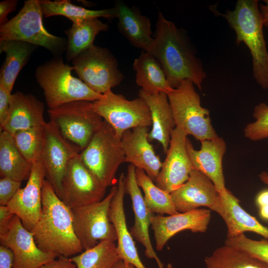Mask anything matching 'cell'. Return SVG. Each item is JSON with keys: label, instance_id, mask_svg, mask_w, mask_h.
Masks as SVG:
<instances>
[{"label": "cell", "instance_id": "6da1fadb", "mask_svg": "<svg viewBox=\"0 0 268 268\" xmlns=\"http://www.w3.org/2000/svg\"><path fill=\"white\" fill-rule=\"evenodd\" d=\"M153 38L150 54L160 64L170 86L175 88L189 80L201 90L206 73L186 32L159 12Z\"/></svg>", "mask_w": 268, "mask_h": 268}, {"label": "cell", "instance_id": "7a4b0ae2", "mask_svg": "<svg viewBox=\"0 0 268 268\" xmlns=\"http://www.w3.org/2000/svg\"><path fill=\"white\" fill-rule=\"evenodd\" d=\"M31 232L37 245L45 252L70 258L83 250L74 231L71 209L48 180L43 182L41 214Z\"/></svg>", "mask_w": 268, "mask_h": 268}, {"label": "cell", "instance_id": "3957f363", "mask_svg": "<svg viewBox=\"0 0 268 268\" xmlns=\"http://www.w3.org/2000/svg\"><path fill=\"white\" fill-rule=\"evenodd\" d=\"M221 15L235 31L236 44L243 43L249 49L255 80L263 89H268V51L259 1L238 0L233 10Z\"/></svg>", "mask_w": 268, "mask_h": 268}, {"label": "cell", "instance_id": "277c9868", "mask_svg": "<svg viewBox=\"0 0 268 268\" xmlns=\"http://www.w3.org/2000/svg\"><path fill=\"white\" fill-rule=\"evenodd\" d=\"M73 66L56 57L39 66L35 77L43 89L48 107L53 109L71 102L80 100L94 102L103 97L92 90L79 78L73 76Z\"/></svg>", "mask_w": 268, "mask_h": 268}, {"label": "cell", "instance_id": "5b68a950", "mask_svg": "<svg viewBox=\"0 0 268 268\" xmlns=\"http://www.w3.org/2000/svg\"><path fill=\"white\" fill-rule=\"evenodd\" d=\"M88 170L105 188L118 182L116 174L119 166L125 162L121 138L103 120L87 146L79 153Z\"/></svg>", "mask_w": 268, "mask_h": 268}, {"label": "cell", "instance_id": "8992f818", "mask_svg": "<svg viewBox=\"0 0 268 268\" xmlns=\"http://www.w3.org/2000/svg\"><path fill=\"white\" fill-rule=\"evenodd\" d=\"M39 0L24 2L18 13L0 26V40H17L43 47L59 57L66 51L67 41L45 29Z\"/></svg>", "mask_w": 268, "mask_h": 268}, {"label": "cell", "instance_id": "52a82bcc", "mask_svg": "<svg viewBox=\"0 0 268 268\" xmlns=\"http://www.w3.org/2000/svg\"><path fill=\"white\" fill-rule=\"evenodd\" d=\"M167 94L176 127L200 142L219 136L211 124L209 112L201 106L192 81H182Z\"/></svg>", "mask_w": 268, "mask_h": 268}, {"label": "cell", "instance_id": "ba28073f", "mask_svg": "<svg viewBox=\"0 0 268 268\" xmlns=\"http://www.w3.org/2000/svg\"><path fill=\"white\" fill-rule=\"evenodd\" d=\"M50 121L63 136L80 151L88 144L103 119L94 110L92 102L76 101L48 111Z\"/></svg>", "mask_w": 268, "mask_h": 268}, {"label": "cell", "instance_id": "9c48e42d", "mask_svg": "<svg viewBox=\"0 0 268 268\" xmlns=\"http://www.w3.org/2000/svg\"><path fill=\"white\" fill-rule=\"evenodd\" d=\"M72 61L79 79L100 94L118 85L124 78L116 58L107 48L93 45Z\"/></svg>", "mask_w": 268, "mask_h": 268}, {"label": "cell", "instance_id": "30bf717a", "mask_svg": "<svg viewBox=\"0 0 268 268\" xmlns=\"http://www.w3.org/2000/svg\"><path fill=\"white\" fill-rule=\"evenodd\" d=\"M113 186L101 201L71 209L75 234L85 250L101 241L117 240L114 225L109 219L111 201L116 192Z\"/></svg>", "mask_w": 268, "mask_h": 268}, {"label": "cell", "instance_id": "8fae6325", "mask_svg": "<svg viewBox=\"0 0 268 268\" xmlns=\"http://www.w3.org/2000/svg\"><path fill=\"white\" fill-rule=\"evenodd\" d=\"M92 103L94 111L121 138L128 130L152 125L149 107L140 97L129 100L122 95L115 94L109 90L101 99Z\"/></svg>", "mask_w": 268, "mask_h": 268}, {"label": "cell", "instance_id": "7c38bea8", "mask_svg": "<svg viewBox=\"0 0 268 268\" xmlns=\"http://www.w3.org/2000/svg\"><path fill=\"white\" fill-rule=\"evenodd\" d=\"M82 162L79 153L70 159L63 180L62 200L70 209L99 202L106 191Z\"/></svg>", "mask_w": 268, "mask_h": 268}, {"label": "cell", "instance_id": "4fadbf2b", "mask_svg": "<svg viewBox=\"0 0 268 268\" xmlns=\"http://www.w3.org/2000/svg\"><path fill=\"white\" fill-rule=\"evenodd\" d=\"M44 144L41 157L48 180L62 199V183L65 171L71 158L80 150L66 139L52 122L44 125Z\"/></svg>", "mask_w": 268, "mask_h": 268}, {"label": "cell", "instance_id": "5bb4252c", "mask_svg": "<svg viewBox=\"0 0 268 268\" xmlns=\"http://www.w3.org/2000/svg\"><path fill=\"white\" fill-rule=\"evenodd\" d=\"M176 210L180 213L206 206L221 216L224 212L223 200L211 181L193 169L188 180L171 193Z\"/></svg>", "mask_w": 268, "mask_h": 268}, {"label": "cell", "instance_id": "9a60e30c", "mask_svg": "<svg viewBox=\"0 0 268 268\" xmlns=\"http://www.w3.org/2000/svg\"><path fill=\"white\" fill-rule=\"evenodd\" d=\"M0 245L8 248L13 253V268H37L59 257L40 250L32 232L23 226L16 215L6 231L0 234Z\"/></svg>", "mask_w": 268, "mask_h": 268}, {"label": "cell", "instance_id": "2e32d148", "mask_svg": "<svg viewBox=\"0 0 268 268\" xmlns=\"http://www.w3.org/2000/svg\"><path fill=\"white\" fill-rule=\"evenodd\" d=\"M188 135L179 128L173 130L166 157L155 181L157 186L170 194L188 180L194 169L187 148Z\"/></svg>", "mask_w": 268, "mask_h": 268}, {"label": "cell", "instance_id": "e0dca14e", "mask_svg": "<svg viewBox=\"0 0 268 268\" xmlns=\"http://www.w3.org/2000/svg\"><path fill=\"white\" fill-rule=\"evenodd\" d=\"M46 176L41 160L32 164L26 185L20 188L6 205L17 216L23 226L31 231L38 220L42 209V191Z\"/></svg>", "mask_w": 268, "mask_h": 268}, {"label": "cell", "instance_id": "ac0fdd59", "mask_svg": "<svg viewBox=\"0 0 268 268\" xmlns=\"http://www.w3.org/2000/svg\"><path fill=\"white\" fill-rule=\"evenodd\" d=\"M210 211L196 209L169 216L153 215L151 226L157 251H161L168 241L178 232L189 230L193 232H204L210 220Z\"/></svg>", "mask_w": 268, "mask_h": 268}, {"label": "cell", "instance_id": "d6986e66", "mask_svg": "<svg viewBox=\"0 0 268 268\" xmlns=\"http://www.w3.org/2000/svg\"><path fill=\"white\" fill-rule=\"evenodd\" d=\"M200 150H196L188 138L187 148L194 169L207 177L215 186L221 197L227 193L223 172L222 161L226 151L223 138L218 136L201 142Z\"/></svg>", "mask_w": 268, "mask_h": 268}, {"label": "cell", "instance_id": "ffe728a7", "mask_svg": "<svg viewBox=\"0 0 268 268\" xmlns=\"http://www.w3.org/2000/svg\"><path fill=\"white\" fill-rule=\"evenodd\" d=\"M148 127H138L124 132L121 141L125 155V162L136 169L143 170L155 181L162 162L156 154L148 139Z\"/></svg>", "mask_w": 268, "mask_h": 268}, {"label": "cell", "instance_id": "44dd1931", "mask_svg": "<svg viewBox=\"0 0 268 268\" xmlns=\"http://www.w3.org/2000/svg\"><path fill=\"white\" fill-rule=\"evenodd\" d=\"M135 170V167L130 164L128 167L125 180L126 193L129 195L132 200L134 216V224L130 231L133 238L144 247V254L146 257L154 259L158 268H164L163 264L158 257L151 242L149 228L153 214L147 208L140 188L137 184Z\"/></svg>", "mask_w": 268, "mask_h": 268}, {"label": "cell", "instance_id": "7402d4cb", "mask_svg": "<svg viewBox=\"0 0 268 268\" xmlns=\"http://www.w3.org/2000/svg\"><path fill=\"white\" fill-rule=\"evenodd\" d=\"M125 180V175L122 173L118 180L117 190L111 201L109 219L116 232L117 248L121 259L136 268H146L140 259L133 237L127 225L124 206V198L126 193Z\"/></svg>", "mask_w": 268, "mask_h": 268}, {"label": "cell", "instance_id": "603a6c76", "mask_svg": "<svg viewBox=\"0 0 268 268\" xmlns=\"http://www.w3.org/2000/svg\"><path fill=\"white\" fill-rule=\"evenodd\" d=\"M44 103L31 94L17 91L11 94L7 118L0 127L12 135L16 132L43 126Z\"/></svg>", "mask_w": 268, "mask_h": 268}, {"label": "cell", "instance_id": "cb8c5ba5", "mask_svg": "<svg viewBox=\"0 0 268 268\" xmlns=\"http://www.w3.org/2000/svg\"><path fill=\"white\" fill-rule=\"evenodd\" d=\"M118 19L120 33L134 46L149 53L154 45L150 19L141 14L135 7H129L122 1H117L114 6Z\"/></svg>", "mask_w": 268, "mask_h": 268}, {"label": "cell", "instance_id": "d4e9b609", "mask_svg": "<svg viewBox=\"0 0 268 268\" xmlns=\"http://www.w3.org/2000/svg\"><path fill=\"white\" fill-rule=\"evenodd\" d=\"M138 97L145 100L151 112L152 128L148 134V140L158 141L166 153L171 133L176 128L167 94L164 92L149 94L140 90Z\"/></svg>", "mask_w": 268, "mask_h": 268}, {"label": "cell", "instance_id": "484cf974", "mask_svg": "<svg viewBox=\"0 0 268 268\" xmlns=\"http://www.w3.org/2000/svg\"><path fill=\"white\" fill-rule=\"evenodd\" d=\"M37 48L21 41L0 40V53L5 59L0 70V84L11 92L15 79Z\"/></svg>", "mask_w": 268, "mask_h": 268}, {"label": "cell", "instance_id": "4316f807", "mask_svg": "<svg viewBox=\"0 0 268 268\" xmlns=\"http://www.w3.org/2000/svg\"><path fill=\"white\" fill-rule=\"evenodd\" d=\"M135 71V82L144 92L155 94H166L172 88L158 60L150 53L142 51L133 63Z\"/></svg>", "mask_w": 268, "mask_h": 268}, {"label": "cell", "instance_id": "83f0119b", "mask_svg": "<svg viewBox=\"0 0 268 268\" xmlns=\"http://www.w3.org/2000/svg\"><path fill=\"white\" fill-rule=\"evenodd\" d=\"M222 198L224 212L221 217L227 225V238H232L250 231L268 238V228L245 211L240 205L239 200L229 190Z\"/></svg>", "mask_w": 268, "mask_h": 268}, {"label": "cell", "instance_id": "f1b7e54d", "mask_svg": "<svg viewBox=\"0 0 268 268\" xmlns=\"http://www.w3.org/2000/svg\"><path fill=\"white\" fill-rule=\"evenodd\" d=\"M32 164L17 149L10 133L2 131L0 134V175L22 182L29 177Z\"/></svg>", "mask_w": 268, "mask_h": 268}, {"label": "cell", "instance_id": "f546056e", "mask_svg": "<svg viewBox=\"0 0 268 268\" xmlns=\"http://www.w3.org/2000/svg\"><path fill=\"white\" fill-rule=\"evenodd\" d=\"M108 29V24L98 18L88 19L77 24L72 23L71 27L65 31L67 37L66 59L72 61L94 45L95 38L99 32Z\"/></svg>", "mask_w": 268, "mask_h": 268}, {"label": "cell", "instance_id": "4dcf8cb0", "mask_svg": "<svg viewBox=\"0 0 268 268\" xmlns=\"http://www.w3.org/2000/svg\"><path fill=\"white\" fill-rule=\"evenodd\" d=\"M40 5L44 17L55 15L64 16L75 24L91 18H117V11L115 7L101 10H91L72 4L71 1L68 0H40Z\"/></svg>", "mask_w": 268, "mask_h": 268}, {"label": "cell", "instance_id": "1f68e13d", "mask_svg": "<svg viewBox=\"0 0 268 268\" xmlns=\"http://www.w3.org/2000/svg\"><path fill=\"white\" fill-rule=\"evenodd\" d=\"M205 268H268V264L236 247L224 245L204 259Z\"/></svg>", "mask_w": 268, "mask_h": 268}, {"label": "cell", "instance_id": "d6a6232c", "mask_svg": "<svg viewBox=\"0 0 268 268\" xmlns=\"http://www.w3.org/2000/svg\"><path fill=\"white\" fill-rule=\"evenodd\" d=\"M137 184L144 193V200L148 210L152 213L163 215L177 214L171 194L154 184L153 181L141 169L135 170Z\"/></svg>", "mask_w": 268, "mask_h": 268}, {"label": "cell", "instance_id": "836d02e7", "mask_svg": "<svg viewBox=\"0 0 268 268\" xmlns=\"http://www.w3.org/2000/svg\"><path fill=\"white\" fill-rule=\"evenodd\" d=\"M76 268H112L121 260L114 242L103 241L69 258Z\"/></svg>", "mask_w": 268, "mask_h": 268}, {"label": "cell", "instance_id": "e575fe53", "mask_svg": "<svg viewBox=\"0 0 268 268\" xmlns=\"http://www.w3.org/2000/svg\"><path fill=\"white\" fill-rule=\"evenodd\" d=\"M44 125L19 131L12 135L19 152L32 164L41 160L45 140Z\"/></svg>", "mask_w": 268, "mask_h": 268}, {"label": "cell", "instance_id": "d590c367", "mask_svg": "<svg viewBox=\"0 0 268 268\" xmlns=\"http://www.w3.org/2000/svg\"><path fill=\"white\" fill-rule=\"evenodd\" d=\"M255 121L248 124L244 129L246 138L258 141L268 138V105L261 102L256 105L253 114Z\"/></svg>", "mask_w": 268, "mask_h": 268}, {"label": "cell", "instance_id": "8d00e7d4", "mask_svg": "<svg viewBox=\"0 0 268 268\" xmlns=\"http://www.w3.org/2000/svg\"><path fill=\"white\" fill-rule=\"evenodd\" d=\"M225 245L239 248L254 257L268 264V240H255L244 233L232 238H227Z\"/></svg>", "mask_w": 268, "mask_h": 268}, {"label": "cell", "instance_id": "74e56055", "mask_svg": "<svg viewBox=\"0 0 268 268\" xmlns=\"http://www.w3.org/2000/svg\"><path fill=\"white\" fill-rule=\"evenodd\" d=\"M21 182L7 177L0 179V204L7 205L17 191L20 189Z\"/></svg>", "mask_w": 268, "mask_h": 268}, {"label": "cell", "instance_id": "f35d334b", "mask_svg": "<svg viewBox=\"0 0 268 268\" xmlns=\"http://www.w3.org/2000/svg\"><path fill=\"white\" fill-rule=\"evenodd\" d=\"M11 95L10 92L0 84V127L3 125L7 118Z\"/></svg>", "mask_w": 268, "mask_h": 268}, {"label": "cell", "instance_id": "ab89813d", "mask_svg": "<svg viewBox=\"0 0 268 268\" xmlns=\"http://www.w3.org/2000/svg\"><path fill=\"white\" fill-rule=\"evenodd\" d=\"M37 268H76L69 258L60 256L55 260Z\"/></svg>", "mask_w": 268, "mask_h": 268}, {"label": "cell", "instance_id": "60d3db41", "mask_svg": "<svg viewBox=\"0 0 268 268\" xmlns=\"http://www.w3.org/2000/svg\"><path fill=\"white\" fill-rule=\"evenodd\" d=\"M18 1L6 0L0 2V25H3L8 21V14L15 9Z\"/></svg>", "mask_w": 268, "mask_h": 268}, {"label": "cell", "instance_id": "b9f144b4", "mask_svg": "<svg viewBox=\"0 0 268 268\" xmlns=\"http://www.w3.org/2000/svg\"><path fill=\"white\" fill-rule=\"evenodd\" d=\"M13 255L11 250L0 245V268H13Z\"/></svg>", "mask_w": 268, "mask_h": 268}, {"label": "cell", "instance_id": "7bdbcfd3", "mask_svg": "<svg viewBox=\"0 0 268 268\" xmlns=\"http://www.w3.org/2000/svg\"><path fill=\"white\" fill-rule=\"evenodd\" d=\"M14 215L6 205L0 206V234L7 229Z\"/></svg>", "mask_w": 268, "mask_h": 268}, {"label": "cell", "instance_id": "ee69618b", "mask_svg": "<svg viewBox=\"0 0 268 268\" xmlns=\"http://www.w3.org/2000/svg\"><path fill=\"white\" fill-rule=\"evenodd\" d=\"M264 1V4H259V9L264 26L268 28V0Z\"/></svg>", "mask_w": 268, "mask_h": 268}, {"label": "cell", "instance_id": "f6af8a7d", "mask_svg": "<svg viewBox=\"0 0 268 268\" xmlns=\"http://www.w3.org/2000/svg\"><path fill=\"white\" fill-rule=\"evenodd\" d=\"M256 202L259 207L268 204V189L263 190L258 194Z\"/></svg>", "mask_w": 268, "mask_h": 268}, {"label": "cell", "instance_id": "bcb514c9", "mask_svg": "<svg viewBox=\"0 0 268 268\" xmlns=\"http://www.w3.org/2000/svg\"><path fill=\"white\" fill-rule=\"evenodd\" d=\"M112 268H136L133 265L120 260L114 265Z\"/></svg>", "mask_w": 268, "mask_h": 268}, {"label": "cell", "instance_id": "7dc6e473", "mask_svg": "<svg viewBox=\"0 0 268 268\" xmlns=\"http://www.w3.org/2000/svg\"><path fill=\"white\" fill-rule=\"evenodd\" d=\"M260 215L264 220L268 221V204L259 207Z\"/></svg>", "mask_w": 268, "mask_h": 268}, {"label": "cell", "instance_id": "c3c4849f", "mask_svg": "<svg viewBox=\"0 0 268 268\" xmlns=\"http://www.w3.org/2000/svg\"><path fill=\"white\" fill-rule=\"evenodd\" d=\"M259 177L261 181L265 184L268 186V173L267 172H262L260 175Z\"/></svg>", "mask_w": 268, "mask_h": 268}, {"label": "cell", "instance_id": "681fc988", "mask_svg": "<svg viewBox=\"0 0 268 268\" xmlns=\"http://www.w3.org/2000/svg\"><path fill=\"white\" fill-rule=\"evenodd\" d=\"M165 268H173L172 265L171 264L169 263L167 264L166 267Z\"/></svg>", "mask_w": 268, "mask_h": 268}]
</instances>
